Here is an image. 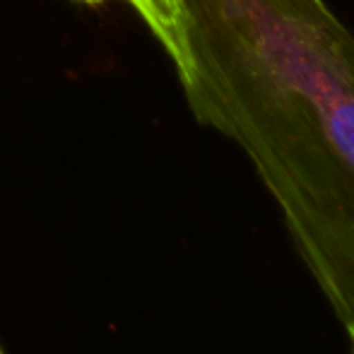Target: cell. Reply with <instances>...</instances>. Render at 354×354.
Segmentation results:
<instances>
[{
	"label": "cell",
	"mask_w": 354,
	"mask_h": 354,
	"mask_svg": "<svg viewBox=\"0 0 354 354\" xmlns=\"http://www.w3.org/2000/svg\"><path fill=\"white\" fill-rule=\"evenodd\" d=\"M75 3H84V5H102L106 0H75Z\"/></svg>",
	"instance_id": "4"
},
{
	"label": "cell",
	"mask_w": 354,
	"mask_h": 354,
	"mask_svg": "<svg viewBox=\"0 0 354 354\" xmlns=\"http://www.w3.org/2000/svg\"><path fill=\"white\" fill-rule=\"evenodd\" d=\"M345 330H347V335H350V352L354 354V318L345 326Z\"/></svg>",
	"instance_id": "3"
},
{
	"label": "cell",
	"mask_w": 354,
	"mask_h": 354,
	"mask_svg": "<svg viewBox=\"0 0 354 354\" xmlns=\"http://www.w3.org/2000/svg\"><path fill=\"white\" fill-rule=\"evenodd\" d=\"M0 354H5V352H3V347H0Z\"/></svg>",
	"instance_id": "5"
},
{
	"label": "cell",
	"mask_w": 354,
	"mask_h": 354,
	"mask_svg": "<svg viewBox=\"0 0 354 354\" xmlns=\"http://www.w3.org/2000/svg\"><path fill=\"white\" fill-rule=\"evenodd\" d=\"M145 24L154 34L174 66L183 61V22H181V0H126Z\"/></svg>",
	"instance_id": "2"
},
{
	"label": "cell",
	"mask_w": 354,
	"mask_h": 354,
	"mask_svg": "<svg viewBox=\"0 0 354 354\" xmlns=\"http://www.w3.org/2000/svg\"><path fill=\"white\" fill-rule=\"evenodd\" d=\"M191 113L253 164L342 328L354 318V34L326 0H181Z\"/></svg>",
	"instance_id": "1"
}]
</instances>
